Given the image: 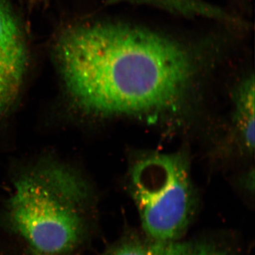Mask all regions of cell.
Segmentation results:
<instances>
[{"label": "cell", "mask_w": 255, "mask_h": 255, "mask_svg": "<svg viewBox=\"0 0 255 255\" xmlns=\"http://www.w3.org/2000/svg\"><path fill=\"white\" fill-rule=\"evenodd\" d=\"M45 255L43 254H40V253H36V252L33 251V255Z\"/></svg>", "instance_id": "obj_9"}, {"label": "cell", "mask_w": 255, "mask_h": 255, "mask_svg": "<svg viewBox=\"0 0 255 255\" xmlns=\"http://www.w3.org/2000/svg\"><path fill=\"white\" fill-rule=\"evenodd\" d=\"M139 238L125 240L114 246L106 255H182L190 243Z\"/></svg>", "instance_id": "obj_7"}, {"label": "cell", "mask_w": 255, "mask_h": 255, "mask_svg": "<svg viewBox=\"0 0 255 255\" xmlns=\"http://www.w3.org/2000/svg\"><path fill=\"white\" fill-rule=\"evenodd\" d=\"M110 4L131 3L149 5L186 18H206L227 23H239L226 10L205 0H107Z\"/></svg>", "instance_id": "obj_5"}, {"label": "cell", "mask_w": 255, "mask_h": 255, "mask_svg": "<svg viewBox=\"0 0 255 255\" xmlns=\"http://www.w3.org/2000/svg\"><path fill=\"white\" fill-rule=\"evenodd\" d=\"M33 1H40V0H33Z\"/></svg>", "instance_id": "obj_10"}, {"label": "cell", "mask_w": 255, "mask_h": 255, "mask_svg": "<svg viewBox=\"0 0 255 255\" xmlns=\"http://www.w3.org/2000/svg\"><path fill=\"white\" fill-rule=\"evenodd\" d=\"M182 255H228L216 247L206 244H191Z\"/></svg>", "instance_id": "obj_8"}, {"label": "cell", "mask_w": 255, "mask_h": 255, "mask_svg": "<svg viewBox=\"0 0 255 255\" xmlns=\"http://www.w3.org/2000/svg\"><path fill=\"white\" fill-rule=\"evenodd\" d=\"M255 78L248 76L240 84L236 95V122L242 142L247 150L255 147Z\"/></svg>", "instance_id": "obj_6"}, {"label": "cell", "mask_w": 255, "mask_h": 255, "mask_svg": "<svg viewBox=\"0 0 255 255\" xmlns=\"http://www.w3.org/2000/svg\"><path fill=\"white\" fill-rule=\"evenodd\" d=\"M83 183L73 172L48 167L16 182L8 206L13 232L45 255H63L78 246L84 233L80 208L87 199Z\"/></svg>", "instance_id": "obj_2"}, {"label": "cell", "mask_w": 255, "mask_h": 255, "mask_svg": "<svg viewBox=\"0 0 255 255\" xmlns=\"http://www.w3.org/2000/svg\"><path fill=\"white\" fill-rule=\"evenodd\" d=\"M130 191L147 237L179 241L194 209L185 159L176 154H154L140 159L131 170Z\"/></svg>", "instance_id": "obj_3"}, {"label": "cell", "mask_w": 255, "mask_h": 255, "mask_svg": "<svg viewBox=\"0 0 255 255\" xmlns=\"http://www.w3.org/2000/svg\"><path fill=\"white\" fill-rule=\"evenodd\" d=\"M57 60L74 102L100 115L154 113L171 108L194 71L182 42L121 22L68 28L57 42Z\"/></svg>", "instance_id": "obj_1"}, {"label": "cell", "mask_w": 255, "mask_h": 255, "mask_svg": "<svg viewBox=\"0 0 255 255\" xmlns=\"http://www.w3.org/2000/svg\"><path fill=\"white\" fill-rule=\"evenodd\" d=\"M26 39L9 0H0V114L12 105L27 65Z\"/></svg>", "instance_id": "obj_4"}]
</instances>
